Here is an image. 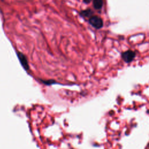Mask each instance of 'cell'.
<instances>
[{
    "mask_svg": "<svg viewBox=\"0 0 149 149\" xmlns=\"http://www.w3.org/2000/svg\"><path fill=\"white\" fill-rule=\"evenodd\" d=\"M93 12L91 9H86L84 10H82L80 12L79 14L82 17H90L92 16Z\"/></svg>",
    "mask_w": 149,
    "mask_h": 149,
    "instance_id": "4",
    "label": "cell"
},
{
    "mask_svg": "<svg viewBox=\"0 0 149 149\" xmlns=\"http://www.w3.org/2000/svg\"><path fill=\"white\" fill-rule=\"evenodd\" d=\"M93 7L97 10L101 9L103 5L102 0H93Z\"/></svg>",
    "mask_w": 149,
    "mask_h": 149,
    "instance_id": "5",
    "label": "cell"
},
{
    "mask_svg": "<svg viewBox=\"0 0 149 149\" xmlns=\"http://www.w3.org/2000/svg\"><path fill=\"white\" fill-rule=\"evenodd\" d=\"M136 54L132 50H127L122 54V58L126 62H131L135 57Z\"/></svg>",
    "mask_w": 149,
    "mask_h": 149,
    "instance_id": "3",
    "label": "cell"
},
{
    "mask_svg": "<svg viewBox=\"0 0 149 149\" xmlns=\"http://www.w3.org/2000/svg\"><path fill=\"white\" fill-rule=\"evenodd\" d=\"M18 59L22 65V66H23V68L26 70H28L30 69L29 65V63H28V61L27 59L26 58V56L22 52H19V51H17L16 52Z\"/></svg>",
    "mask_w": 149,
    "mask_h": 149,
    "instance_id": "2",
    "label": "cell"
},
{
    "mask_svg": "<svg viewBox=\"0 0 149 149\" xmlns=\"http://www.w3.org/2000/svg\"><path fill=\"white\" fill-rule=\"evenodd\" d=\"M91 1L92 0H83V2L86 3V4H88V3H90L91 2Z\"/></svg>",
    "mask_w": 149,
    "mask_h": 149,
    "instance_id": "7",
    "label": "cell"
},
{
    "mask_svg": "<svg viewBox=\"0 0 149 149\" xmlns=\"http://www.w3.org/2000/svg\"><path fill=\"white\" fill-rule=\"evenodd\" d=\"M41 81L46 85H50V84H54V83H55V81L53 80H47V81L41 80Z\"/></svg>",
    "mask_w": 149,
    "mask_h": 149,
    "instance_id": "6",
    "label": "cell"
},
{
    "mask_svg": "<svg viewBox=\"0 0 149 149\" xmlns=\"http://www.w3.org/2000/svg\"><path fill=\"white\" fill-rule=\"evenodd\" d=\"M88 23L96 29H100L103 26L102 19L98 16H91L89 17Z\"/></svg>",
    "mask_w": 149,
    "mask_h": 149,
    "instance_id": "1",
    "label": "cell"
}]
</instances>
